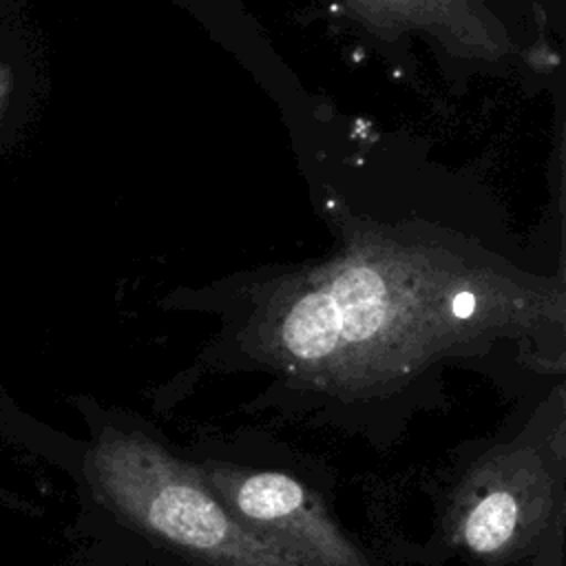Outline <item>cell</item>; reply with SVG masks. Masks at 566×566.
Masks as SVG:
<instances>
[{
	"label": "cell",
	"mask_w": 566,
	"mask_h": 566,
	"mask_svg": "<svg viewBox=\"0 0 566 566\" xmlns=\"http://www.w3.org/2000/svg\"><path fill=\"white\" fill-rule=\"evenodd\" d=\"M340 314L329 290L298 298L281 325L283 352L301 367L321 369L338 347Z\"/></svg>",
	"instance_id": "cell-4"
},
{
	"label": "cell",
	"mask_w": 566,
	"mask_h": 566,
	"mask_svg": "<svg viewBox=\"0 0 566 566\" xmlns=\"http://www.w3.org/2000/svg\"><path fill=\"white\" fill-rule=\"evenodd\" d=\"M564 416H531L509 440L484 447L453 480L440 535L473 566H517L562 542Z\"/></svg>",
	"instance_id": "cell-2"
},
{
	"label": "cell",
	"mask_w": 566,
	"mask_h": 566,
	"mask_svg": "<svg viewBox=\"0 0 566 566\" xmlns=\"http://www.w3.org/2000/svg\"><path fill=\"white\" fill-rule=\"evenodd\" d=\"M84 475L93 500L153 566H305L241 526L197 464L153 422L93 416Z\"/></svg>",
	"instance_id": "cell-1"
},
{
	"label": "cell",
	"mask_w": 566,
	"mask_h": 566,
	"mask_svg": "<svg viewBox=\"0 0 566 566\" xmlns=\"http://www.w3.org/2000/svg\"><path fill=\"white\" fill-rule=\"evenodd\" d=\"M329 292L340 314V336H338V347L332 354L334 358L343 349H349V347L356 349L374 340L385 327L387 305H385V283L380 274L374 272L371 268L347 270L332 283Z\"/></svg>",
	"instance_id": "cell-5"
},
{
	"label": "cell",
	"mask_w": 566,
	"mask_h": 566,
	"mask_svg": "<svg viewBox=\"0 0 566 566\" xmlns=\"http://www.w3.org/2000/svg\"><path fill=\"white\" fill-rule=\"evenodd\" d=\"M230 515L305 566H387L336 517L329 497L294 460L248 455L237 440H206L186 447Z\"/></svg>",
	"instance_id": "cell-3"
},
{
	"label": "cell",
	"mask_w": 566,
	"mask_h": 566,
	"mask_svg": "<svg viewBox=\"0 0 566 566\" xmlns=\"http://www.w3.org/2000/svg\"><path fill=\"white\" fill-rule=\"evenodd\" d=\"M475 305H478V298L473 292H460L453 296L451 301V314L460 321L464 318H471L473 312H475Z\"/></svg>",
	"instance_id": "cell-6"
}]
</instances>
